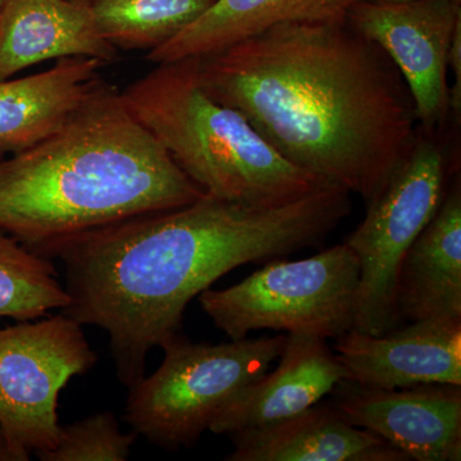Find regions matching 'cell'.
Returning <instances> with one entry per match:
<instances>
[{"instance_id":"6","label":"cell","mask_w":461,"mask_h":461,"mask_svg":"<svg viewBox=\"0 0 461 461\" xmlns=\"http://www.w3.org/2000/svg\"><path fill=\"white\" fill-rule=\"evenodd\" d=\"M359 280V259L342 242L306 259L271 260L240 284L198 297L230 339L258 330L339 339L353 330Z\"/></svg>"},{"instance_id":"2","label":"cell","mask_w":461,"mask_h":461,"mask_svg":"<svg viewBox=\"0 0 461 461\" xmlns=\"http://www.w3.org/2000/svg\"><path fill=\"white\" fill-rule=\"evenodd\" d=\"M195 59L205 90L285 159L366 203L420 133L395 65L348 21L282 23Z\"/></svg>"},{"instance_id":"8","label":"cell","mask_w":461,"mask_h":461,"mask_svg":"<svg viewBox=\"0 0 461 461\" xmlns=\"http://www.w3.org/2000/svg\"><path fill=\"white\" fill-rule=\"evenodd\" d=\"M96 360L83 324L63 313L0 330V438L11 461L56 447L60 391Z\"/></svg>"},{"instance_id":"20","label":"cell","mask_w":461,"mask_h":461,"mask_svg":"<svg viewBox=\"0 0 461 461\" xmlns=\"http://www.w3.org/2000/svg\"><path fill=\"white\" fill-rule=\"evenodd\" d=\"M136 437L123 433L111 411H103L60 427L56 447L36 456L42 461H124Z\"/></svg>"},{"instance_id":"21","label":"cell","mask_w":461,"mask_h":461,"mask_svg":"<svg viewBox=\"0 0 461 461\" xmlns=\"http://www.w3.org/2000/svg\"><path fill=\"white\" fill-rule=\"evenodd\" d=\"M448 69L453 71L455 83L450 87L451 113L460 114L461 109V23L455 30L448 50Z\"/></svg>"},{"instance_id":"16","label":"cell","mask_w":461,"mask_h":461,"mask_svg":"<svg viewBox=\"0 0 461 461\" xmlns=\"http://www.w3.org/2000/svg\"><path fill=\"white\" fill-rule=\"evenodd\" d=\"M396 313L402 321H461V189L448 186L432 221L400 264Z\"/></svg>"},{"instance_id":"24","label":"cell","mask_w":461,"mask_h":461,"mask_svg":"<svg viewBox=\"0 0 461 461\" xmlns=\"http://www.w3.org/2000/svg\"><path fill=\"white\" fill-rule=\"evenodd\" d=\"M72 2L81 3V5H90L91 0H72Z\"/></svg>"},{"instance_id":"9","label":"cell","mask_w":461,"mask_h":461,"mask_svg":"<svg viewBox=\"0 0 461 461\" xmlns=\"http://www.w3.org/2000/svg\"><path fill=\"white\" fill-rule=\"evenodd\" d=\"M348 23L395 65L411 93L420 129L438 132L451 113L448 50L461 23L460 0L396 5L357 0Z\"/></svg>"},{"instance_id":"7","label":"cell","mask_w":461,"mask_h":461,"mask_svg":"<svg viewBox=\"0 0 461 461\" xmlns=\"http://www.w3.org/2000/svg\"><path fill=\"white\" fill-rule=\"evenodd\" d=\"M437 133L420 127L411 153L366 203V218L345 241L360 263L355 330L381 336L400 326L395 304L400 264L435 217L454 173Z\"/></svg>"},{"instance_id":"5","label":"cell","mask_w":461,"mask_h":461,"mask_svg":"<svg viewBox=\"0 0 461 461\" xmlns=\"http://www.w3.org/2000/svg\"><path fill=\"white\" fill-rule=\"evenodd\" d=\"M287 335L194 344L177 336L163 346L153 375L130 387L123 420L166 450L191 447L242 388L281 357Z\"/></svg>"},{"instance_id":"12","label":"cell","mask_w":461,"mask_h":461,"mask_svg":"<svg viewBox=\"0 0 461 461\" xmlns=\"http://www.w3.org/2000/svg\"><path fill=\"white\" fill-rule=\"evenodd\" d=\"M275 371L248 384L214 418L209 430L232 436L295 417L332 393L348 372L326 339L288 333Z\"/></svg>"},{"instance_id":"4","label":"cell","mask_w":461,"mask_h":461,"mask_svg":"<svg viewBox=\"0 0 461 461\" xmlns=\"http://www.w3.org/2000/svg\"><path fill=\"white\" fill-rule=\"evenodd\" d=\"M121 96L206 195L277 206L332 186L288 162L241 112L213 98L203 86L195 58L156 65Z\"/></svg>"},{"instance_id":"10","label":"cell","mask_w":461,"mask_h":461,"mask_svg":"<svg viewBox=\"0 0 461 461\" xmlns=\"http://www.w3.org/2000/svg\"><path fill=\"white\" fill-rule=\"evenodd\" d=\"M330 393L346 420L386 439L411 460H461V386L382 390L345 379Z\"/></svg>"},{"instance_id":"14","label":"cell","mask_w":461,"mask_h":461,"mask_svg":"<svg viewBox=\"0 0 461 461\" xmlns=\"http://www.w3.org/2000/svg\"><path fill=\"white\" fill-rule=\"evenodd\" d=\"M229 461H411L371 430L355 427L332 403H315L295 417L230 436Z\"/></svg>"},{"instance_id":"13","label":"cell","mask_w":461,"mask_h":461,"mask_svg":"<svg viewBox=\"0 0 461 461\" xmlns=\"http://www.w3.org/2000/svg\"><path fill=\"white\" fill-rule=\"evenodd\" d=\"M117 50L100 33L90 5L5 0L0 9V81L62 58H93L107 65Z\"/></svg>"},{"instance_id":"19","label":"cell","mask_w":461,"mask_h":461,"mask_svg":"<svg viewBox=\"0 0 461 461\" xmlns=\"http://www.w3.org/2000/svg\"><path fill=\"white\" fill-rule=\"evenodd\" d=\"M68 302L51 260L0 230V318L36 321Z\"/></svg>"},{"instance_id":"25","label":"cell","mask_w":461,"mask_h":461,"mask_svg":"<svg viewBox=\"0 0 461 461\" xmlns=\"http://www.w3.org/2000/svg\"><path fill=\"white\" fill-rule=\"evenodd\" d=\"M3 3H5V0H0V9L3 7Z\"/></svg>"},{"instance_id":"23","label":"cell","mask_w":461,"mask_h":461,"mask_svg":"<svg viewBox=\"0 0 461 461\" xmlns=\"http://www.w3.org/2000/svg\"><path fill=\"white\" fill-rule=\"evenodd\" d=\"M0 461H11L7 448H5V442L0 438Z\"/></svg>"},{"instance_id":"22","label":"cell","mask_w":461,"mask_h":461,"mask_svg":"<svg viewBox=\"0 0 461 461\" xmlns=\"http://www.w3.org/2000/svg\"><path fill=\"white\" fill-rule=\"evenodd\" d=\"M362 2L379 3V5H396V3L412 2V0H362Z\"/></svg>"},{"instance_id":"3","label":"cell","mask_w":461,"mask_h":461,"mask_svg":"<svg viewBox=\"0 0 461 461\" xmlns=\"http://www.w3.org/2000/svg\"><path fill=\"white\" fill-rule=\"evenodd\" d=\"M203 195L105 81L62 129L0 158V230L32 251Z\"/></svg>"},{"instance_id":"18","label":"cell","mask_w":461,"mask_h":461,"mask_svg":"<svg viewBox=\"0 0 461 461\" xmlns=\"http://www.w3.org/2000/svg\"><path fill=\"white\" fill-rule=\"evenodd\" d=\"M215 0H91L105 41L115 50L151 51L195 23Z\"/></svg>"},{"instance_id":"11","label":"cell","mask_w":461,"mask_h":461,"mask_svg":"<svg viewBox=\"0 0 461 461\" xmlns=\"http://www.w3.org/2000/svg\"><path fill=\"white\" fill-rule=\"evenodd\" d=\"M336 357L359 386L395 390L418 384L461 386V321H411L381 336L350 330Z\"/></svg>"},{"instance_id":"1","label":"cell","mask_w":461,"mask_h":461,"mask_svg":"<svg viewBox=\"0 0 461 461\" xmlns=\"http://www.w3.org/2000/svg\"><path fill=\"white\" fill-rule=\"evenodd\" d=\"M350 194L327 186L277 206L203 195L190 204L85 230L35 251L65 266L60 313L107 330L117 377L131 387L151 348L180 336L185 309L218 278L317 248L350 214Z\"/></svg>"},{"instance_id":"17","label":"cell","mask_w":461,"mask_h":461,"mask_svg":"<svg viewBox=\"0 0 461 461\" xmlns=\"http://www.w3.org/2000/svg\"><path fill=\"white\" fill-rule=\"evenodd\" d=\"M357 0H215L171 41L149 51L154 65L214 53L273 26L346 23Z\"/></svg>"},{"instance_id":"15","label":"cell","mask_w":461,"mask_h":461,"mask_svg":"<svg viewBox=\"0 0 461 461\" xmlns=\"http://www.w3.org/2000/svg\"><path fill=\"white\" fill-rule=\"evenodd\" d=\"M104 66L93 58H62L41 74L0 81V158L62 129L104 83Z\"/></svg>"}]
</instances>
